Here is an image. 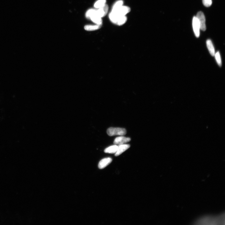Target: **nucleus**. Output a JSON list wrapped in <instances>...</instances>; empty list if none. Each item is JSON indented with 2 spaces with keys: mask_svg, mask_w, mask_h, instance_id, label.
Masks as SVG:
<instances>
[{
  "mask_svg": "<svg viewBox=\"0 0 225 225\" xmlns=\"http://www.w3.org/2000/svg\"><path fill=\"white\" fill-rule=\"evenodd\" d=\"M223 220L222 215L217 216H206L200 218L197 221L196 223L202 224H222Z\"/></svg>",
  "mask_w": 225,
  "mask_h": 225,
  "instance_id": "obj_1",
  "label": "nucleus"
},
{
  "mask_svg": "<svg viewBox=\"0 0 225 225\" xmlns=\"http://www.w3.org/2000/svg\"><path fill=\"white\" fill-rule=\"evenodd\" d=\"M107 134L111 136L115 135H124L127 131L124 128H109L107 130Z\"/></svg>",
  "mask_w": 225,
  "mask_h": 225,
  "instance_id": "obj_2",
  "label": "nucleus"
},
{
  "mask_svg": "<svg viewBox=\"0 0 225 225\" xmlns=\"http://www.w3.org/2000/svg\"><path fill=\"white\" fill-rule=\"evenodd\" d=\"M196 17L199 22L200 30L203 31H205V18L203 13L201 11L198 12L197 13Z\"/></svg>",
  "mask_w": 225,
  "mask_h": 225,
  "instance_id": "obj_3",
  "label": "nucleus"
},
{
  "mask_svg": "<svg viewBox=\"0 0 225 225\" xmlns=\"http://www.w3.org/2000/svg\"><path fill=\"white\" fill-rule=\"evenodd\" d=\"M192 25L195 34L197 38L200 35V26L199 20L196 16L193 18Z\"/></svg>",
  "mask_w": 225,
  "mask_h": 225,
  "instance_id": "obj_4",
  "label": "nucleus"
},
{
  "mask_svg": "<svg viewBox=\"0 0 225 225\" xmlns=\"http://www.w3.org/2000/svg\"><path fill=\"white\" fill-rule=\"evenodd\" d=\"M130 8L129 7L122 6L116 10L112 11L111 12L116 13L119 16H126L130 12Z\"/></svg>",
  "mask_w": 225,
  "mask_h": 225,
  "instance_id": "obj_5",
  "label": "nucleus"
},
{
  "mask_svg": "<svg viewBox=\"0 0 225 225\" xmlns=\"http://www.w3.org/2000/svg\"><path fill=\"white\" fill-rule=\"evenodd\" d=\"M130 138L126 137L121 136L116 138L114 142V144L115 145H121L127 143L130 141Z\"/></svg>",
  "mask_w": 225,
  "mask_h": 225,
  "instance_id": "obj_6",
  "label": "nucleus"
},
{
  "mask_svg": "<svg viewBox=\"0 0 225 225\" xmlns=\"http://www.w3.org/2000/svg\"><path fill=\"white\" fill-rule=\"evenodd\" d=\"M108 10V6L107 4H105L103 7L96 10V13L99 16L102 18L107 15Z\"/></svg>",
  "mask_w": 225,
  "mask_h": 225,
  "instance_id": "obj_7",
  "label": "nucleus"
},
{
  "mask_svg": "<svg viewBox=\"0 0 225 225\" xmlns=\"http://www.w3.org/2000/svg\"><path fill=\"white\" fill-rule=\"evenodd\" d=\"M112 161V159L111 158L103 159L100 160L98 164L99 168L100 169H103L108 166Z\"/></svg>",
  "mask_w": 225,
  "mask_h": 225,
  "instance_id": "obj_8",
  "label": "nucleus"
},
{
  "mask_svg": "<svg viewBox=\"0 0 225 225\" xmlns=\"http://www.w3.org/2000/svg\"><path fill=\"white\" fill-rule=\"evenodd\" d=\"M130 147V145L128 144H124L119 145L118 146L117 152L115 153V156L118 157V156L120 155L128 148H129Z\"/></svg>",
  "mask_w": 225,
  "mask_h": 225,
  "instance_id": "obj_9",
  "label": "nucleus"
},
{
  "mask_svg": "<svg viewBox=\"0 0 225 225\" xmlns=\"http://www.w3.org/2000/svg\"><path fill=\"white\" fill-rule=\"evenodd\" d=\"M206 44L209 53L212 56H214L215 54V49L212 41L210 39L207 40Z\"/></svg>",
  "mask_w": 225,
  "mask_h": 225,
  "instance_id": "obj_10",
  "label": "nucleus"
},
{
  "mask_svg": "<svg viewBox=\"0 0 225 225\" xmlns=\"http://www.w3.org/2000/svg\"><path fill=\"white\" fill-rule=\"evenodd\" d=\"M118 147V146L115 145L110 146L105 149L104 150V152L107 153H116L117 152Z\"/></svg>",
  "mask_w": 225,
  "mask_h": 225,
  "instance_id": "obj_11",
  "label": "nucleus"
},
{
  "mask_svg": "<svg viewBox=\"0 0 225 225\" xmlns=\"http://www.w3.org/2000/svg\"><path fill=\"white\" fill-rule=\"evenodd\" d=\"M90 19L97 25H102V18L97 15V13L91 16Z\"/></svg>",
  "mask_w": 225,
  "mask_h": 225,
  "instance_id": "obj_12",
  "label": "nucleus"
},
{
  "mask_svg": "<svg viewBox=\"0 0 225 225\" xmlns=\"http://www.w3.org/2000/svg\"><path fill=\"white\" fill-rule=\"evenodd\" d=\"M102 25H87L85 26V29L88 31H93L100 29L102 27Z\"/></svg>",
  "mask_w": 225,
  "mask_h": 225,
  "instance_id": "obj_13",
  "label": "nucleus"
},
{
  "mask_svg": "<svg viewBox=\"0 0 225 225\" xmlns=\"http://www.w3.org/2000/svg\"><path fill=\"white\" fill-rule=\"evenodd\" d=\"M127 21V18L126 16H120L118 18L116 25H121L124 24Z\"/></svg>",
  "mask_w": 225,
  "mask_h": 225,
  "instance_id": "obj_14",
  "label": "nucleus"
},
{
  "mask_svg": "<svg viewBox=\"0 0 225 225\" xmlns=\"http://www.w3.org/2000/svg\"><path fill=\"white\" fill-rule=\"evenodd\" d=\"M106 0H98L95 3L94 7L99 8L104 6L106 4Z\"/></svg>",
  "mask_w": 225,
  "mask_h": 225,
  "instance_id": "obj_15",
  "label": "nucleus"
},
{
  "mask_svg": "<svg viewBox=\"0 0 225 225\" xmlns=\"http://www.w3.org/2000/svg\"><path fill=\"white\" fill-rule=\"evenodd\" d=\"M96 10L94 9H90L87 11L86 13V17L88 19H90V18L96 14Z\"/></svg>",
  "mask_w": 225,
  "mask_h": 225,
  "instance_id": "obj_16",
  "label": "nucleus"
},
{
  "mask_svg": "<svg viewBox=\"0 0 225 225\" xmlns=\"http://www.w3.org/2000/svg\"><path fill=\"white\" fill-rule=\"evenodd\" d=\"M123 2L121 0L117 1L114 4L113 6L112 11H115L117 10L119 8L121 7L123 5Z\"/></svg>",
  "mask_w": 225,
  "mask_h": 225,
  "instance_id": "obj_17",
  "label": "nucleus"
},
{
  "mask_svg": "<svg viewBox=\"0 0 225 225\" xmlns=\"http://www.w3.org/2000/svg\"><path fill=\"white\" fill-rule=\"evenodd\" d=\"M216 60L219 66H221L222 65L221 59L220 55L219 52L216 53L214 55Z\"/></svg>",
  "mask_w": 225,
  "mask_h": 225,
  "instance_id": "obj_18",
  "label": "nucleus"
},
{
  "mask_svg": "<svg viewBox=\"0 0 225 225\" xmlns=\"http://www.w3.org/2000/svg\"><path fill=\"white\" fill-rule=\"evenodd\" d=\"M204 5L206 7L210 6L212 4V0H202Z\"/></svg>",
  "mask_w": 225,
  "mask_h": 225,
  "instance_id": "obj_19",
  "label": "nucleus"
}]
</instances>
